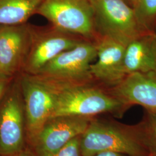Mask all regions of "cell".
<instances>
[{
  "mask_svg": "<svg viewBox=\"0 0 156 156\" xmlns=\"http://www.w3.org/2000/svg\"><path fill=\"white\" fill-rule=\"evenodd\" d=\"M82 156L111 151L127 156H148L138 124L127 125L113 120L93 117L80 136Z\"/></svg>",
  "mask_w": 156,
  "mask_h": 156,
  "instance_id": "6da1fadb",
  "label": "cell"
},
{
  "mask_svg": "<svg viewBox=\"0 0 156 156\" xmlns=\"http://www.w3.org/2000/svg\"><path fill=\"white\" fill-rule=\"evenodd\" d=\"M130 108L109 88L95 82L64 88L58 97L51 117L68 115L94 117L107 113L122 117Z\"/></svg>",
  "mask_w": 156,
  "mask_h": 156,
  "instance_id": "7a4b0ae2",
  "label": "cell"
},
{
  "mask_svg": "<svg viewBox=\"0 0 156 156\" xmlns=\"http://www.w3.org/2000/svg\"><path fill=\"white\" fill-rule=\"evenodd\" d=\"M26 114L27 144L51 117L59 94L69 85L39 75H19Z\"/></svg>",
  "mask_w": 156,
  "mask_h": 156,
  "instance_id": "3957f363",
  "label": "cell"
},
{
  "mask_svg": "<svg viewBox=\"0 0 156 156\" xmlns=\"http://www.w3.org/2000/svg\"><path fill=\"white\" fill-rule=\"evenodd\" d=\"M37 14L50 24L96 42L98 35L90 0H42Z\"/></svg>",
  "mask_w": 156,
  "mask_h": 156,
  "instance_id": "277c9868",
  "label": "cell"
},
{
  "mask_svg": "<svg viewBox=\"0 0 156 156\" xmlns=\"http://www.w3.org/2000/svg\"><path fill=\"white\" fill-rule=\"evenodd\" d=\"M27 144L26 114L19 75L0 102V156H11Z\"/></svg>",
  "mask_w": 156,
  "mask_h": 156,
  "instance_id": "5b68a950",
  "label": "cell"
},
{
  "mask_svg": "<svg viewBox=\"0 0 156 156\" xmlns=\"http://www.w3.org/2000/svg\"><path fill=\"white\" fill-rule=\"evenodd\" d=\"M84 40L82 36L49 24L31 26V39L22 73L37 75L45 66L62 52Z\"/></svg>",
  "mask_w": 156,
  "mask_h": 156,
  "instance_id": "8992f818",
  "label": "cell"
},
{
  "mask_svg": "<svg viewBox=\"0 0 156 156\" xmlns=\"http://www.w3.org/2000/svg\"><path fill=\"white\" fill-rule=\"evenodd\" d=\"M97 56L96 42L84 40L57 56L37 75L69 85L93 83L91 65Z\"/></svg>",
  "mask_w": 156,
  "mask_h": 156,
  "instance_id": "52a82bcc",
  "label": "cell"
},
{
  "mask_svg": "<svg viewBox=\"0 0 156 156\" xmlns=\"http://www.w3.org/2000/svg\"><path fill=\"white\" fill-rule=\"evenodd\" d=\"M98 35L127 44L143 33L136 22L134 11L124 0H90ZM98 39V38H97Z\"/></svg>",
  "mask_w": 156,
  "mask_h": 156,
  "instance_id": "ba28073f",
  "label": "cell"
},
{
  "mask_svg": "<svg viewBox=\"0 0 156 156\" xmlns=\"http://www.w3.org/2000/svg\"><path fill=\"white\" fill-rule=\"evenodd\" d=\"M93 118L68 115L50 117L28 147L34 156L54 153L83 134Z\"/></svg>",
  "mask_w": 156,
  "mask_h": 156,
  "instance_id": "9c48e42d",
  "label": "cell"
},
{
  "mask_svg": "<svg viewBox=\"0 0 156 156\" xmlns=\"http://www.w3.org/2000/svg\"><path fill=\"white\" fill-rule=\"evenodd\" d=\"M31 26L28 23L0 25V73L16 77L22 72L31 43Z\"/></svg>",
  "mask_w": 156,
  "mask_h": 156,
  "instance_id": "30bf717a",
  "label": "cell"
},
{
  "mask_svg": "<svg viewBox=\"0 0 156 156\" xmlns=\"http://www.w3.org/2000/svg\"><path fill=\"white\" fill-rule=\"evenodd\" d=\"M95 42L98 60L91 65L92 76L101 84L114 87L126 77L124 69L126 45L106 36L99 37Z\"/></svg>",
  "mask_w": 156,
  "mask_h": 156,
  "instance_id": "8fae6325",
  "label": "cell"
},
{
  "mask_svg": "<svg viewBox=\"0 0 156 156\" xmlns=\"http://www.w3.org/2000/svg\"><path fill=\"white\" fill-rule=\"evenodd\" d=\"M109 89L130 107L138 105L145 111H156V73L128 75Z\"/></svg>",
  "mask_w": 156,
  "mask_h": 156,
  "instance_id": "7c38bea8",
  "label": "cell"
},
{
  "mask_svg": "<svg viewBox=\"0 0 156 156\" xmlns=\"http://www.w3.org/2000/svg\"><path fill=\"white\" fill-rule=\"evenodd\" d=\"M126 76L135 73H156V35L142 33L126 45L124 57Z\"/></svg>",
  "mask_w": 156,
  "mask_h": 156,
  "instance_id": "4fadbf2b",
  "label": "cell"
},
{
  "mask_svg": "<svg viewBox=\"0 0 156 156\" xmlns=\"http://www.w3.org/2000/svg\"><path fill=\"white\" fill-rule=\"evenodd\" d=\"M42 0H0V25L27 23L37 14Z\"/></svg>",
  "mask_w": 156,
  "mask_h": 156,
  "instance_id": "5bb4252c",
  "label": "cell"
},
{
  "mask_svg": "<svg viewBox=\"0 0 156 156\" xmlns=\"http://www.w3.org/2000/svg\"><path fill=\"white\" fill-rule=\"evenodd\" d=\"M133 9L140 30L156 35V0H135Z\"/></svg>",
  "mask_w": 156,
  "mask_h": 156,
  "instance_id": "9a60e30c",
  "label": "cell"
},
{
  "mask_svg": "<svg viewBox=\"0 0 156 156\" xmlns=\"http://www.w3.org/2000/svg\"><path fill=\"white\" fill-rule=\"evenodd\" d=\"M138 125L146 149L150 154L156 155V111H145L144 118Z\"/></svg>",
  "mask_w": 156,
  "mask_h": 156,
  "instance_id": "2e32d148",
  "label": "cell"
},
{
  "mask_svg": "<svg viewBox=\"0 0 156 156\" xmlns=\"http://www.w3.org/2000/svg\"><path fill=\"white\" fill-rule=\"evenodd\" d=\"M80 136L71 140L55 153L43 156H82L80 149Z\"/></svg>",
  "mask_w": 156,
  "mask_h": 156,
  "instance_id": "e0dca14e",
  "label": "cell"
},
{
  "mask_svg": "<svg viewBox=\"0 0 156 156\" xmlns=\"http://www.w3.org/2000/svg\"><path fill=\"white\" fill-rule=\"evenodd\" d=\"M15 78L0 73V102Z\"/></svg>",
  "mask_w": 156,
  "mask_h": 156,
  "instance_id": "ac0fdd59",
  "label": "cell"
},
{
  "mask_svg": "<svg viewBox=\"0 0 156 156\" xmlns=\"http://www.w3.org/2000/svg\"><path fill=\"white\" fill-rule=\"evenodd\" d=\"M93 156H127L122 153L111 151H105L98 153Z\"/></svg>",
  "mask_w": 156,
  "mask_h": 156,
  "instance_id": "d6986e66",
  "label": "cell"
},
{
  "mask_svg": "<svg viewBox=\"0 0 156 156\" xmlns=\"http://www.w3.org/2000/svg\"><path fill=\"white\" fill-rule=\"evenodd\" d=\"M11 156H34L33 153L31 152V151H30V149H29V147H25L22 151L17 153L16 154H13Z\"/></svg>",
  "mask_w": 156,
  "mask_h": 156,
  "instance_id": "ffe728a7",
  "label": "cell"
},
{
  "mask_svg": "<svg viewBox=\"0 0 156 156\" xmlns=\"http://www.w3.org/2000/svg\"><path fill=\"white\" fill-rule=\"evenodd\" d=\"M128 5L130 6L131 7L133 8V6L134 5V2L135 1V0H124Z\"/></svg>",
  "mask_w": 156,
  "mask_h": 156,
  "instance_id": "44dd1931",
  "label": "cell"
},
{
  "mask_svg": "<svg viewBox=\"0 0 156 156\" xmlns=\"http://www.w3.org/2000/svg\"><path fill=\"white\" fill-rule=\"evenodd\" d=\"M148 156H156V155H154V154H149Z\"/></svg>",
  "mask_w": 156,
  "mask_h": 156,
  "instance_id": "7402d4cb",
  "label": "cell"
}]
</instances>
